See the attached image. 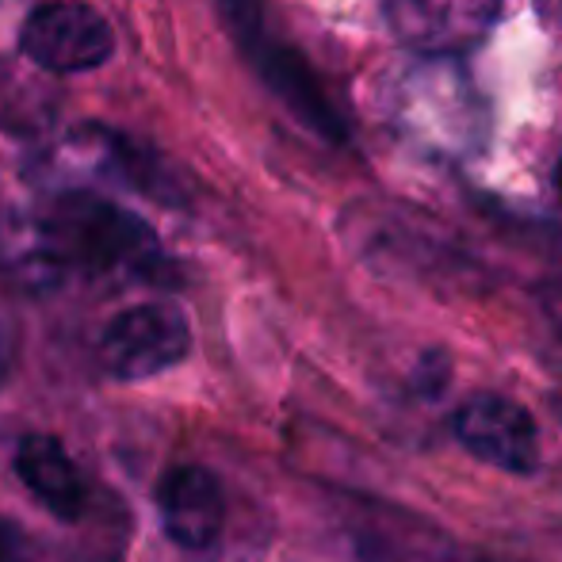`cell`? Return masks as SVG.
Wrapping results in <instances>:
<instances>
[{
    "instance_id": "52a82bcc",
    "label": "cell",
    "mask_w": 562,
    "mask_h": 562,
    "mask_svg": "<svg viewBox=\"0 0 562 562\" xmlns=\"http://www.w3.org/2000/svg\"><path fill=\"white\" fill-rule=\"evenodd\" d=\"M161 528L180 551H207L226 525V497L218 479L200 463H177L154 490Z\"/></svg>"
},
{
    "instance_id": "277c9868",
    "label": "cell",
    "mask_w": 562,
    "mask_h": 562,
    "mask_svg": "<svg viewBox=\"0 0 562 562\" xmlns=\"http://www.w3.org/2000/svg\"><path fill=\"white\" fill-rule=\"evenodd\" d=\"M20 50L38 69L58 77L100 69L115 54V31L92 4L50 0L35 8L20 31Z\"/></svg>"
},
{
    "instance_id": "3957f363",
    "label": "cell",
    "mask_w": 562,
    "mask_h": 562,
    "mask_svg": "<svg viewBox=\"0 0 562 562\" xmlns=\"http://www.w3.org/2000/svg\"><path fill=\"white\" fill-rule=\"evenodd\" d=\"M100 363L123 383L157 379L192 352V326L172 303H138L119 311L100 334Z\"/></svg>"
},
{
    "instance_id": "30bf717a",
    "label": "cell",
    "mask_w": 562,
    "mask_h": 562,
    "mask_svg": "<svg viewBox=\"0 0 562 562\" xmlns=\"http://www.w3.org/2000/svg\"><path fill=\"white\" fill-rule=\"evenodd\" d=\"M8 371V348H4V334H0V379H4Z\"/></svg>"
},
{
    "instance_id": "9c48e42d",
    "label": "cell",
    "mask_w": 562,
    "mask_h": 562,
    "mask_svg": "<svg viewBox=\"0 0 562 562\" xmlns=\"http://www.w3.org/2000/svg\"><path fill=\"white\" fill-rule=\"evenodd\" d=\"M12 467L23 490L58 520H77L89 505L85 474L61 440L46 437V432H31L15 445Z\"/></svg>"
},
{
    "instance_id": "8992f818",
    "label": "cell",
    "mask_w": 562,
    "mask_h": 562,
    "mask_svg": "<svg viewBox=\"0 0 562 562\" xmlns=\"http://www.w3.org/2000/svg\"><path fill=\"white\" fill-rule=\"evenodd\" d=\"M391 31L417 58L456 61L486 43L502 0H383Z\"/></svg>"
},
{
    "instance_id": "6da1fadb",
    "label": "cell",
    "mask_w": 562,
    "mask_h": 562,
    "mask_svg": "<svg viewBox=\"0 0 562 562\" xmlns=\"http://www.w3.org/2000/svg\"><path fill=\"white\" fill-rule=\"evenodd\" d=\"M391 131L429 161H467L486 146L490 108L467 69L445 58H414L383 85Z\"/></svg>"
},
{
    "instance_id": "7a4b0ae2",
    "label": "cell",
    "mask_w": 562,
    "mask_h": 562,
    "mask_svg": "<svg viewBox=\"0 0 562 562\" xmlns=\"http://www.w3.org/2000/svg\"><path fill=\"white\" fill-rule=\"evenodd\" d=\"M43 241L61 268L81 265L89 272H115L131 280L165 276V252L154 229L92 192L61 195Z\"/></svg>"
},
{
    "instance_id": "ba28073f",
    "label": "cell",
    "mask_w": 562,
    "mask_h": 562,
    "mask_svg": "<svg viewBox=\"0 0 562 562\" xmlns=\"http://www.w3.org/2000/svg\"><path fill=\"white\" fill-rule=\"evenodd\" d=\"M226 4V20L237 27V35L245 38V50L257 61L260 77L288 100V108L295 115H303L314 131L329 134V138H340V123L334 115V108L326 104L318 81L311 77V69L288 50V46H276L260 35V20H257V0H223Z\"/></svg>"
},
{
    "instance_id": "5b68a950",
    "label": "cell",
    "mask_w": 562,
    "mask_h": 562,
    "mask_svg": "<svg viewBox=\"0 0 562 562\" xmlns=\"http://www.w3.org/2000/svg\"><path fill=\"white\" fill-rule=\"evenodd\" d=\"M451 432L486 467L505 474H532L540 467V425L517 398L497 391L467 394L451 414Z\"/></svg>"
}]
</instances>
